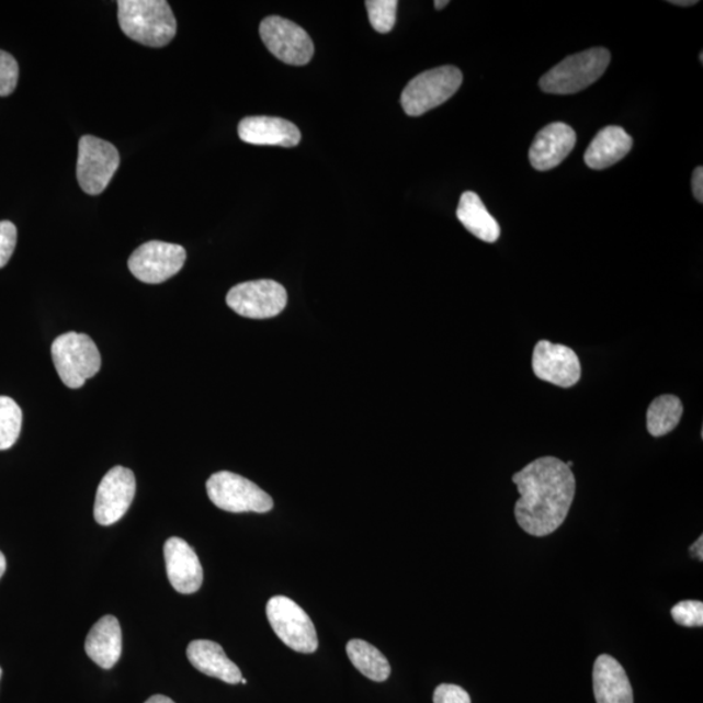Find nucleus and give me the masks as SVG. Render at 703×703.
Instances as JSON below:
<instances>
[{"label":"nucleus","instance_id":"21","mask_svg":"<svg viewBox=\"0 0 703 703\" xmlns=\"http://www.w3.org/2000/svg\"><path fill=\"white\" fill-rule=\"evenodd\" d=\"M457 219L468 231L485 242H496L500 236V226L496 218L487 212L478 194L465 192L458 202Z\"/></svg>","mask_w":703,"mask_h":703},{"label":"nucleus","instance_id":"31","mask_svg":"<svg viewBox=\"0 0 703 703\" xmlns=\"http://www.w3.org/2000/svg\"><path fill=\"white\" fill-rule=\"evenodd\" d=\"M689 552H691L693 558L702 560L703 559V540L702 535L701 537L693 543L691 548H689Z\"/></svg>","mask_w":703,"mask_h":703},{"label":"nucleus","instance_id":"3","mask_svg":"<svg viewBox=\"0 0 703 703\" xmlns=\"http://www.w3.org/2000/svg\"><path fill=\"white\" fill-rule=\"evenodd\" d=\"M611 61L608 48L596 47L568 57L542 76L540 87L549 94H575L601 79Z\"/></svg>","mask_w":703,"mask_h":703},{"label":"nucleus","instance_id":"38","mask_svg":"<svg viewBox=\"0 0 703 703\" xmlns=\"http://www.w3.org/2000/svg\"><path fill=\"white\" fill-rule=\"evenodd\" d=\"M0 678H2V668H0Z\"/></svg>","mask_w":703,"mask_h":703},{"label":"nucleus","instance_id":"4","mask_svg":"<svg viewBox=\"0 0 703 703\" xmlns=\"http://www.w3.org/2000/svg\"><path fill=\"white\" fill-rule=\"evenodd\" d=\"M52 356L61 382L73 389L86 385L102 365L101 353L92 338L73 331L54 340Z\"/></svg>","mask_w":703,"mask_h":703},{"label":"nucleus","instance_id":"20","mask_svg":"<svg viewBox=\"0 0 703 703\" xmlns=\"http://www.w3.org/2000/svg\"><path fill=\"white\" fill-rule=\"evenodd\" d=\"M632 137L621 127H605L600 131L585 152V163L593 170H604L621 162L632 150Z\"/></svg>","mask_w":703,"mask_h":703},{"label":"nucleus","instance_id":"19","mask_svg":"<svg viewBox=\"0 0 703 703\" xmlns=\"http://www.w3.org/2000/svg\"><path fill=\"white\" fill-rule=\"evenodd\" d=\"M121 623L113 615H106L90 630L86 642L88 657L95 665L110 670L122 656Z\"/></svg>","mask_w":703,"mask_h":703},{"label":"nucleus","instance_id":"30","mask_svg":"<svg viewBox=\"0 0 703 703\" xmlns=\"http://www.w3.org/2000/svg\"><path fill=\"white\" fill-rule=\"evenodd\" d=\"M692 188H693V193L695 200L699 202H703V169L702 167H698V169L694 170L693 172V178H692Z\"/></svg>","mask_w":703,"mask_h":703},{"label":"nucleus","instance_id":"22","mask_svg":"<svg viewBox=\"0 0 703 703\" xmlns=\"http://www.w3.org/2000/svg\"><path fill=\"white\" fill-rule=\"evenodd\" d=\"M348 658L352 665L373 681H386L392 673V666L377 647L362 642V639H351L347 645Z\"/></svg>","mask_w":703,"mask_h":703},{"label":"nucleus","instance_id":"13","mask_svg":"<svg viewBox=\"0 0 703 703\" xmlns=\"http://www.w3.org/2000/svg\"><path fill=\"white\" fill-rule=\"evenodd\" d=\"M532 366L541 381L563 388L575 386L581 378V364L575 351L547 340L535 345Z\"/></svg>","mask_w":703,"mask_h":703},{"label":"nucleus","instance_id":"35","mask_svg":"<svg viewBox=\"0 0 703 703\" xmlns=\"http://www.w3.org/2000/svg\"><path fill=\"white\" fill-rule=\"evenodd\" d=\"M449 4V0H436V2L434 3L435 10H443L444 7H447Z\"/></svg>","mask_w":703,"mask_h":703},{"label":"nucleus","instance_id":"28","mask_svg":"<svg viewBox=\"0 0 703 703\" xmlns=\"http://www.w3.org/2000/svg\"><path fill=\"white\" fill-rule=\"evenodd\" d=\"M18 228L12 222H0V269L4 268L15 252Z\"/></svg>","mask_w":703,"mask_h":703},{"label":"nucleus","instance_id":"34","mask_svg":"<svg viewBox=\"0 0 703 703\" xmlns=\"http://www.w3.org/2000/svg\"><path fill=\"white\" fill-rule=\"evenodd\" d=\"M5 568H7L5 558L2 552H0V579H2V576L5 572Z\"/></svg>","mask_w":703,"mask_h":703},{"label":"nucleus","instance_id":"32","mask_svg":"<svg viewBox=\"0 0 703 703\" xmlns=\"http://www.w3.org/2000/svg\"><path fill=\"white\" fill-rule=\"evenodd\" d=\"M145 703H175V702H173V701H172L171 699H169V698H166V695H162V694H156V695H152V698H150V699H149L148 701H146Z\"/></svg>","mask_w":703,"mask_h":703},{"label":"nucleus","instance_id":"9","mask_svg":"<svg viewBox=\"0 0 703 703\" xmlns=\"http://www.w3.org/2000/svg\"><path fill=\"white\" fill-rule=\"evenodd\" d=\"M264 46L290 66H305L315 55V45L302 26L281 16H269L260 26Z\"/></svg>","mask_w":703,"mask_h":703},{"label":"nucleus","instance_id":"14","mask_svg":"<svg viewBox=\"0 0 703 703\" xmlns=\"http://www.w3.org/2000/svg\"><path fill=\"white\" fill-rule=\"evenodd\" d=\"M165 562L172 588L181 594L196 593L204 581V569L190 543L179 537L167 540Z\"/></svg>","mask_w":703,"mask_h":703},{"label":"nucleus","instance_id":"23","mask_svg":"<svg viewBox=\"0 0 703 703\" xmlns=\"http://www.w3.org/2000/svg\"><path fill=\"white\" fill-rule=\"evenodd\" d=\"M683 402L674 395H662L647 409V431L653 436H664L677 429L683 416Z\"/></svg>","mask_w":703,"mask_h":703},{"label":"nucleus","instance_id":"7","mask_svg":"<svg viewBox=\"0 0 703 703\" xmlns=\"http://www.w3.org/2000/svg\"><path fill=\"white\" fill-rule=\"evenodd\" d=\"M271 628L290 649L311 654L318 649V637L315 624L296 602L288 597L271 598L267 605Z\"/></svg>","mask_w":703,"mask_h":703},{"label":"nucleus","instance_id":"11","mask_svg":"<svg viewBox=\"0 0 703 703\" xmlns=\"http://www.w3.org/2000/svg\"><path fill=\"white\" fill-rule=\"evenodd\" d=\"M185 260V249L178 243L149 241L132 253L128 268L138 281L159 284L175 276Z\"/></svg>","mask_w":703,"mask_h":703},{"label":"nucleus","instance_id":"27","mask_svg":"<svg viewBox=\"0 0 703 703\" xmlns=\"http://www.w3.org/2000/svg\"><path fill=\"white\" fill-rule=\"evenodd\" d=\"M673 621L683 626L703 625V603L700 601H683L674 604L671 610Z\"/></svg>","mask_w":703,"mask_h":703},{"label":"nucleus","instance_id":"25","mask_svg":"<svg viewBox=\"0 0 703 703\" xmlns=\"http://www.w3.org/2000/svg\"><path fill=\"white\" fill-rule=\"evenodd\" d=\"M365 4L374 30L378 33L392 32L399 3L396 0H367Z\"/></svg>","mask_w":703,"mask_h":703},{"label":"nucleus","instance_id":"37","mask_svg":"<svg viewBox=\"0 0 703 703\" xmlns=\"http://www.w3.org/2000/svg\"><path fill=\"white\" fill-rule=\"evenodd\" d=\"M700 61L703 63V54H700Z\"/></svg>","mask_w":703,"mask_h":703},{"label":"nucleus","instance_id":"17","mask_svg":"<svg viewBox=\"0 0 703 703\" xmlns=\"http://www.w3.org/2000/svg\"><path fill=\"white\" fill-rule=\"evenodd\" d=\"M593 689L597 703H633V689L623 666L608 654L596 660Z\"/></svg>","mask_w":703,"mask_h":703},{"label":"nucleus","instance_id":"5","mask_svg":"<svg viewBox=\"0 0 703 703\" xmlns=\"http://www.w3.org/2000/svg\"><path fill=\"white\" fill-rule=\"evenodd\" d=\"M463 83L461 69L443 66L416 76L401 93V106L409 116H421L441 106L454 95Z\"/></svg>","mask_w":703,"mask_h":703},{"label":"nucleus","instance_id":"36","mask_svg":"<svg viewBox=\"0 0 703 703\" xmlns=\"http://www.w3.org/2000/svg\"><path fill=\"white\" fill-rule=\"evenodd\" d=\"M240 683H241V684H247V683H248V681H247V679H243V678H242V679L240 680Z\"/></svg>","mask_w":703,"mask_h":703},{"label":"nucleus","instance_id":"29","mask_svg":"<svg viewBox=\"0 0 703 703\" xmlns=\"http://www.w3.org/2000/svg\"><path fill=\"white\" fill-rule=\"evenodd\" d=\"M434 703H472L470 695L462 687L441 684L435 689Z\"/></svg>","mask_w":703,"mask_h":703},{"label":"nucleus","instance_id":"15","mask_svg":"<svg viewBox=\"0 0 703 703\" xmlns=\"http://www.w3.org/2000/svg\"><path fill=\"white\" fill-rule=\"evenodd\" d=\"M576 140V132L568 124H549L535 136L529 159L537 171L553 170L574 150Z\"/></svg>","mask_w":703,"mask_h":703},{"label":"nucleus","instance_id":"10","mask_svg":"<svg viewBox=\"0 0 703 703\" xmlns=\"http://www.w3.org/2000/svg\"><path fill=\"white\" fill-rule=\"evenodd\" d=\"M226 302L241 317L268 319L281 315L287 305V292L275 281L246 282L235 285Z\"/></svg>","mask_w":703,"mask_h":703},{"label":"nucleus","instance_id":"1","mask_svg":"<svg viewBox=\"0 0 703 703\" xmlns=\"http://www.w3.org/2000/svg\"><path fill=\"white\" fill-rule=\"evenodd\" d=\"M520 499L514 517L524 532L546 537L563 525L574 503L576 479L566 463L553 456L540 457L514 473Z\"/></svg>","mask_w":703,"mask_h":703},{"label":"nucleus","instance_id":"33","mask_svg":"<svg viewBox=\"0 0 703 703\" xmlns=\"http://www.w3.org/2000/svg\"><path fill=\"white\" fill-rule=\"evenodd\" d=\"M671 4L679 5V7H692L698 4V0H670Z\"/></svg>","mask_w":703,"mask_h":703},{"label":"nucleus","instance_id":"8","mask_svg":"<svg viewBox=\"0 0 703 703\" xmlns=\"http://www.w3.org/2000/svg\"><path fill=\"white\" fill-rule=\"evenodd\" d=\"M120 165V151L113 144L94 136L81 137L76 175L83 192L92 196L101 194L109 186Z\"/></svg>","mask_w":703,"mask_h":703},{"label":"nucleus","instance_id":"26","mask_svg":"<svg viewBox=\"0 0 703 703\" xmlns=\"http://www.w3.org/2000/svg\"><path fill=\"white\" fill-rule=\"evenodd\" d=\"M19 81V65L11 54L0 50V97L15 92Z\"/></svg>","mask_w":703,"mask_h":703},{"label":"nucleus","instance_id":"18","mask_svg":"<svg viewBox=\"0 0 703 703\" xmlns=\"http://www.w3.org/2000/svg\"><path fill=\"white\" fill-rule=\"evenodd\" d=\"M186 657L196 670L206 677L219 679L227 684H239L240 668L226 656L222 646L208 639H196L186 649Z\"/></svg>","mask_w":703,"mask_h":703},{"label":"nucleus","instance_id":"16","mask_svg":"<svg viewBox=\"0 0 703 703\" xmlns=\"http://www.w3.org/2000/svg\"><path fill=\"white\" fill-rule=\"evenodd\" d=\"M241 141L252 145L294 148L301 144V129L294 123L273 116L243 117L239 124Z\"/></svg>","mask_w":703,"mask_h":703},{"label":"nucleus","instance_id":"2","mask_svg":"<svg viewBox=\"0 0 703 703\" xmlns=\"http://www.w3.org/2000/svg\"><path fill=\"white\" fill-rule=\"evenodd\" d=\"M117 19L125 36L145 46L163 47L177 36V19L165 0H122Z\"/></svg>","mask_w":703,"mask_h":703},{"label":"nucleus","instance_id":"12","mask_svg":"<svg viewBox=\"0 0 703 703\" xmlns=\"http://www.w3.org/2000/svg\"><path fill=\"white\" fill-rule=\"evenodd\" d=\"M136 494L134 472L124 466H115L103 477L97 490L94 519L97 523L109 526L117 523L129 510Z\"/></svg>","mask_w":703,"mask_h":703},{"label":"nucleus","instance_id":"24","mask_svg":"<svg viewBox=\"0 0 703 703\" xmlns=\"http://www.w3.org/2000/svg\"><path fill=\"white\" fill-rule=\"evenodd\" d=\"M23 412L9 396H0V451L9 450L19 440Z\"/></svg>","mask_w":703,"mask_h":703},{"label":"nucleus","instance_id":"6","mask_svg":"<svg viewBox=\"0 0 703 703\" xmlns=\"http://www.w3.org/2000/svg\"><path fill=\"white\" fill-rule=\"evenodd\" d=\"M207 496L223 511L233 513H267L273 510L274 502L254 483L236 473H215L206 483Z\"/></svg>","mask_w":703,"mask_h":703}]
</instances>
